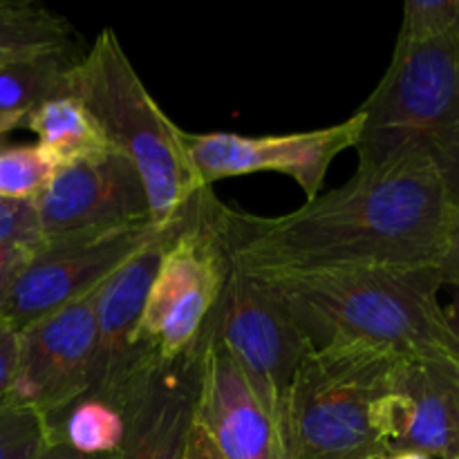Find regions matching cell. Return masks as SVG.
<instances>
[{
    "label": "cell",
    "instance_id": "cell-32",
    "mask_svg": "<svg viewBox=\"0 0 459 459\" xmlns=\"http://www.w3.org/2000/svg\"><path fill=\"white\" fill-rule=\"evenodd\" d=\"M372 459H390V455H377V457H372Z\"/></svg>",
    "mask_w": 459,
    "mask_h": 459
},
{
    "label": "cell",
    "instance_id": "cell-30",
    "mask_svg": "<svg viewBox=\"0 0 459 459\" xmlns=\"http://www.w3.org/2000/svg\"><path fill=\"white\" fill-rule=\"evenodd\" d=\"M390 459H435V457H430V455H424V453L406 451V453H397V455H390Z\"/></svg>",
    "mask_w": 459,
    "mask_h": 459
},
{
    "label": "cell",
    "instance_id": "cell-11",
    "mask_svg": "<svg viewBox=\"0 0 459 459\" xmlns=\"http://www.w3.org/2000/svg\"><path fill=\"white\" fill-rule=\"evenodd\" d=\"M184 211V209H182ZM178 220H170L160 236L101 285L94 305L97 316V354L92 381L83 397L101 399L119 408L126 390L139 372L155 361V354L142 339V318L152 278L160 269L166 245L173 238Z\"/></svg>",
    "mask_w": 459,
    "mask_h": 459
},
{
    "label": "cell",
    "instance_id": "cell-20",
    "mask_svg": "<svg viewBox=\"0 0 459 459\" xmlns=\"http://www.w3.org/2000/svg\"><path fill=\"white\" fill-rule=\"evenodd\" d=\"M54 170L56 161L39 143L0 146V200L36 202Z\"/></svg>",
    "mask_w": 459,
    "mask_h": 459
},
{
    "label": "cell",
    "instance_id": "cell-22",
    "mask_svg": "<svg viewBox=\"0 0 459 459\" xmlns=\"http://www.w3.org/2000/svg\"><path fill=\"white\" fill-rule=\"evenodd\" d=\"M45 439L39 412L12 402L0 406V459H36Z\"/></svg>",
    "mask_w": 459,
    "mask_h": 459
},
{
    "label": "cell",
    "instance_id": "cell-10",
    "mask_svg": "<svg viewBox=\"0 0 459 459\" xmlns=\"http://www.w3.org/2000/svg\"><path fill=\"white\" fill-rule=\"evenodd\" d=\"M99 290L18 330V372L9 402L39 412L43 424L83 397L92 381Z\"/></svg>",
    "mask_w": 459,
    "mask_h": 459
},
{
    "label": "cell",
    "instance_id": "cell-12",
    "mask_svg": "<svg viewBox=\"0 0 459 459\" xmlns=\"http://www.w3.org/2000/svg\"><path fill=\"white\" fill-rule=\"evenodd\" d=\"M34 206L43 240L151 220L142 175L115 148L56 166Z\"/></svg>",
    "mask_w": 459,
    "mask_h": 459
},
{
    "label": "cell",
    "instance_id": "cell-5",
    "mask_svg": "<svg viewBox=\"0 0 459 459\" xmlns=\"http://www.w3.org/2000/svg\"><path fill=\"white\" fill-rule=\"evenodd\" d=\"M359 170L402 157H437L459 139V30L394 45L393 61L357 110Z\"/></svg>",
    "mask_w": 459,
    "mask_h": 459
},
{
    "label": "cell",
    "instance_id": "cell-25",
    "mask_svg": "<svg viewBox=\"0 0 459 459\" xmlns=\"http://www.w3.org/2000/svg\"><path fill=\"white\" fill-rule=\"evenodd\" d=\"M18 372V330L0 323V406L12 397Z\"/></svg>",
    "mask_w": 459,
    "mask_h": 459
},
{
    "label": "cell",
    "instance_id": "cell-23",
    "mask_svg": "<svg viewBox=\"0 0 459 459\" xmlns=\"http://www.w3.org/2000/svg\"><path fill=\"white\" fill-rule=\"evenodd\" d=\"M435 160L442 166L446 175L448 191H451V227H448L446 249H444L442 263H439V273H442L444 285H451L459 290V139L455 143L439 152Z\"/></svg>",
    "mask_w": 459,
    "mask_h": 459
},
{
    "label": "cell",
    "instance_id": "cell-27",
    "mask_svg": "<svg viewBox=\"0 0 459 459\" xmlns=\"http://www.w3.org/2000/svg\"><path fill=\"white\" fill-rule=\"evenodd\" d=\"M36 459H115V455H83V453H76L74 448L67 446L63 439H45Z\"/></svg>",
    "mask_w": 459,
    "mask_h": 459
},
{
    "label": "cell",
    "instance_id": "cell-29",
    "mask_svg": "<svg viewBox=\"0 0 459 459\" xmlns=\"http://www.w3.org/2000/svg\"><path fill=\"white\" fill-rule=\"evenodd\" d=\"M446 314H448V321H451L453 332H455L457 339H459V290L453 291V303H451V307L446 309Z\"/></svg>",
    "mask_w": 459,
    "mask_h": 459
},
{
    "label": "cell",
    "instance_id": "cell-16",
    "mask_svg": "<svg viewBox=\"0 0 459 459\" xmlns=\"http://www.w3.org/2000/svg\"><path fill=\"white\" fill-rule=\"evenodd\" d=\"M22 126L39 137L36 143L56 161V166L112 148L97 119L70 92L40 103Z\"/></svg>",
    "mask_w": 459,
    "mask_h": 459
},
{
    "label": "cell",
    "instance_id": "cell-4",
    "mask_svg": "<svg viewBox=\"0 0 459 459\" xmlns=\"http://www.w3.org/2000/svg\"><path fill=\"white\" fill-rule=\"evenodd\" d=\"M397 361L366 345L309 350L282 397L285 459L388 455L377 433L375 406Z\"/></svg>",
    "mask_w": 459,
    "mask_h": 459
},
{
    "label": "cell",
    "instance_id": "cell-31",
    "mask_svg": "<svg viewBox=\"0 0 459 459\" xmlns=\"http://www.w3.org/2000/svg\"><path fill=\"white\" fill-rule=\"evenodd\" d=\"M12 130H16L12 124H4V121H0V134H7V133H12Z\"/></svg>",
    "mask_w": 459,
    "mask_h": 459
},
{
    "label": "cell",
    "instance_id": "cell-26",
    "mask_svg": "<svg viewBox=\"0 0 459 459\" xmlns=\"http://www.w3.org/2000/svg\"><path fill=\"white\" fill-rule=\"evenodd\" d=\"M30 254L31 251H0V305H3L13 276H16V272L22 267Z\"/></svg>",
    "mask_w": 459,
    "mask_h": 459
},
{
    "label": "cell",
    "instance_id": "cell-17",
    "mask_svg": "<svg viewBox=\"0 0 459 459\" xmlns=\"http://www.w3.org/2000/svg\"><path fill=\"white\" fill-rule=\"evenodd\" d=\"M74 52H48L0 65V121L21 128L48 99L67 90Z\"/></svg>",
    "mask_w": 459,
    "mask_h": 459
},
{
    "label": "cell",
    "instance_id": "cell-1",
    "mask_svg": "<svg viewBox=\"0 0 459 459\" xmlns=\"http://www.w3.org/2000/svg\"><path fill=\"white\" fill-rule=\"evenodd\" d=\"M451 191L429 152L359 170L330 193L278 218L224 204L231 260L255 276L368 267H439Z\"/></svg>",
    "mask_w": 459,
    "mask_h": 459
},
{
    "label": "cell",
    "instance_id": "cell-28",
    "mask_svg": "<svg viewBox=\"0 0 459 459\" xmlns=\"http://www.w3.org/2000/svg\"><path fill=\"white\" fill-rule=\"evenodd\" d=\"M186 459H224L222 455L218 453V448L211 444V439L206 437L204 430L197 426H193V433H191V442H188V453H186Z\"/></svg>",
    "mask_w": 459,
    "mask_h": 459
},
{
    "label": "cell",
    "instance_id": "cell-33",
    "mask_svg": "<svg viewBox=\"0 0 459 459\" xmlns=\"http://www.w3.org/2000/svg\"><path fill=\"white\" fill-rule=\"evenodd\" d=\"M457 459H459V457H457Z\"/></svg>",
    "mask_w": 459,
    "mask_h": 459
},
{
    "label": "cell",
    "instance_id": "cell-13",
    "mask_svg": "<svg viewBox=\"0 0 459 459\" xmlns=\"http://www.w3.org/2000/svg\"><path fill=\"white\" fill-rule=\"evenodd\" d=\"M206 332L188 352L148 363L126 390L115 459H186L197 415Z\"/></svg>",
    "mask_w": 459,
    "mask_h": 459
},
{
    "label": "cell",
    "instance_id": "cell-14",
    "mask_svg": "<svg viewBox=\"0 0 459 459\" xmlns=\"http://www.w3.org/2000/svg\"><path fill=\"white\" fill-rule=\"evenodd\" d=\"M375 426L388 455L415 451L439 459L459 457V372L446 366L399 359Z\"/></svg>",
    "mask_w": 459,
    "mask_h": 459
},
{
    "label": "cell",
    "instance_id": "cell-18",
    "mask_svg": "<svg viewBox=\"0 0 459 459\" xmlns=\"http://www.w3.org/2000/svg\"><path fill=\"white\" fill-rule=\"evenodd\" d=\"M70 21L30 0H0V65L48 52H72Z\"/></svg>",
    "mask_w": 459,
    "mask_h": 459
},
{
    "label": "cell",
    "instance_id": "cell-19",
    "mask_svg": "<svg viewBox=\"0 0 459 459\" xmlns=\"http://www.w3.org/2000/svg\"><path fill=\"white\" fill-rule=\"evenodd\" d=\"M45 435L83 455H115L124 439V415L101 399L81 397L45 424Z\"/></svg>",
    "mask_w": 459,
    "mask_h": 459
},
{
    "label": "cell",
    "instance_id": "cell-8",
    "mask_svg": "<svg viewBox=\"0 0 459 459\" xmlns=\"http://www.w3.org/2000/svg\"><path fill=\"white\" fill-rule=\"evenodd\" d=\"M206 332L227 348L254 388L281 417L282 397L312 343L272 287L231 260Z\"/></svg>",
    "mask_w": 459,
    "mask_h": 459
},
{
    "label": "cell",
    "instance_id": "cell-24",
    "mask_svg": "<svg viewBox=\"0 0 459 459\" xmlns=\"http://www.w3.org/2000/svg\"><path fill=\"white\" fill-rule=\"evenodd\" d=\"M40 242L34 202L0 200V251H34Z\"/></svg>",
    "mask_w": 459,
    "mask_h": 459
},
{
    "label": "cell",
    "instance_id": "cell-2",
    "mask_svg": "<svg viewBox=\"0 0 459 459\" xmlns=\"http://www.w3.org/2000/svg\"><path fill=\"white\" fill-rule=\"evenodd\" d=\"M312 348L366 345L459 372V339L439 303L437 267H368L260 276Z\"/></svg>",
    "mask_w": 459,
    "mask_h": 459
},
{
    "label": "cell",
    "instance_id": "cell-3",
    "mask_svg": "<svg viewBox=\"0 0 459 459\" xmlns=\"http://www.w3.org/2000/svg\"><path fill=\"white\" fill-rule=\"evenodd\" d=\"M65 92L88 108L110 146L139 170L152 222L178 218L200 191L184 152L182 128L157 106L110 27L76 56Z\"/></svg>",
    "mask_w": 459,
    "mask_h": 459
},
{
    "label": "cell",
    "instance_id": "cell-9",
    "mask_svg": "<svg viewBox=\"0 0 459 459\" xmlns=\"http://www.w3.org/2000/svg\"><path fill=\"white\" fill-rule=\"evenodd\" d=\"M359 115L327 128L290 134L238 133H186L182 130V146L200 188L229 178L251 173H282L294 179L314 200L321 195L332 161L348 148H354L359 134Z\"/></svg>",
    "mask_w": 459,
    "mask_h": 459
},
{
    "label": "cell",
    "instance_id": "cell-6",
    "mask_svg": "<svg viewBox=\"0 0 459 459\" xmlns=\"http://www.w3.org/2000/svg\"><path fill=\"white\" fill-rule=\"evenodd\" d=\"M222 209L213 188H200L161 255L142 318L143 343L160 361L188 352L202 339L222 296L231 269Z\"/></svg>",
    "mask_w": 459,
    "mask_h": 459
},
{
    "label": "cell",
    "instance_id": "cell-21",
    "mask_svg": "<svg viewBox=\"0 0 459 459\" xmlns=\"http://www.w3.org/2000/svg\"><path fill=\"white\" fill-rule=\"evenodd\" d=\"M459 30V0H408L399 43H426Z\"/></svg>",
    "mask_w": 459,
    "mask_h": 459
},
{
    "label": "cell",
    "instance_id": "cell-7",
    "mask_svg": "<svg viewBox=\"0 0 459 459\" xmlns=\"http://www.w3.org/2000/svg\"><path fill=\"white\" fill-rule=\"evenodd\" d=\"M166 224L148 220L48 238L13 276L0 305V323L22 330L63 305L92 294L155 240Z\"/></svg>",
    "mask_w": 459,
    "mask_h": 459
},
{
    "label": "cell",
    "instance_id": "cell-15",
    "mask_svg": "<svg viewBox=\"0 0 459 459\" xmlns=\"http://www.w3.org/2000/svg\"><path fill=\"white\" fill-rule=\"evenodd\" d=\"M195 421L224 459H285L281 417L209 332Z\"/></svg>",
    "mask_w": 459,
    "mask_h": 459
}]
</instances>
